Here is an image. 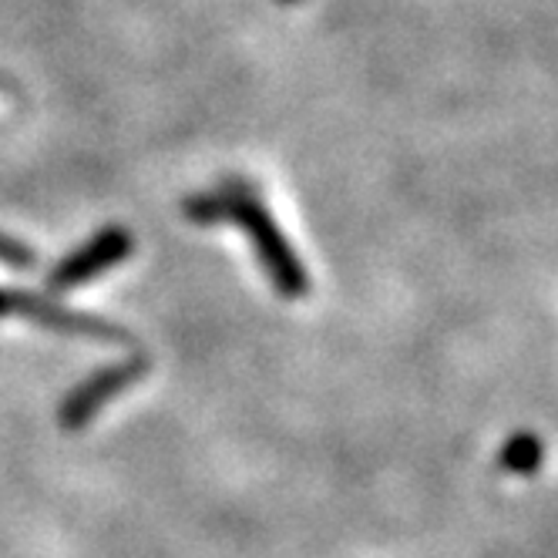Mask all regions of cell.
I'll list each match as a JSON object with an SVG mask.
<instances>
[{
    "mask_svg": "<svg viewBox=\"0 0 558 558\" xmlns=\"http://www.w3.org/2000/svg\"><path fill=\"white\" fill-rule=\"evenodd\" d=\"M185 216L198 226H213V222H232L235 229H243L250 246L266 269L269 283L279 296L300 300L310 293V272L300 263L296 250L290 246V239L283 229L276 226L272 213L263 206V198L253 185L243 179H229L216 192L206 195H192L185 203Z\"/></svg>",
    "mask_w": 558,
    "mask_h": 558,
    "instance_id": "obj_1",
    "label": "cell"
},
{
    "mask_svg": "<svg viewBox=\"0 0 558 558\" xmlns=\"http://www.w3.org/2000/svg\"><path fill=\"white\" fill-rule=\"evenodd\" d=\"M4 316H21V320H31L37 327H48L51 333H64V337H88L98 343H132V333H125L122 327H111L88 313H71L58 306L54 300L27 293V290L0 287V320H4Z\"/></svg>",
    "mask_w": 558,
    "mask_h": 558,
    "instance_id": "obj_2",
    "label": "cell"
},
{
    "mask_svg": "<svg viewBox=\"0 0 558 558\" xmlns=\"http://www.w3.org/2000/svg\"><path fill=\"white\" fill-rule=\"evenodd\" d=\"M148 371H151V361H148L145 353H135L132 361H118V364L92 374L88 380L77 384L64 397V401H61L58 424L64 430H82V427H88L105 404H111L118 393H125L129 387H135Z\"/></svg>",
    "mask_w": 558,
    "mask_h": 558,
    "instance_id": "obj_3",
    "label": "cell"
},
{
    "mask_svg": "<svg viewBox=\"0 0 558 558\" xmlns=\"http://www.w3.org/2000/svg\"><path fill=\"white\" fill-rule=\"evenodd\" d=\"M135 250V239L122 226H105L98 229L85 246H77L68 253L51 272H48V290L51 293H68L92 283L95 276L114 269L118 263H125Z\"/></svg>",
    "mask_w": 558,
    "mask_h": 558,
    "instance_id": "obj_4",
    "label": "cell"
},
{
    "mask_svg": "<svg viewBox=\"0 0 558 558\" xmlns=\"http://www.w3.org/2000/svg\"><path fill=\"white\" fill-rule=\"evenodd\" d=\"M501 468L511 474H535L542 464V441L535 434H514L501 448Z\"/></svg>",
    "mask_w": 558,
    "mask_h": 558,
    "instance_id": "obj_5",
    "label": "cell"
},
{
    "mask_svg": "<svg viewBox=\"0 0 558 558\" xmlns=\"http://www.w3.org/2000/svg\"><path fill=\"white\" fill-rule=\"evenodd\" d=\"M0 263L11 266V269H31V266L37 263V256H34L31 246L17 243V239L0 235Z\"/></svg>",
    "mask_w": 558,
    "mask_h": 558,
    "instance_id": "obj_6",
    "label": "cell"
},
{
    "mask_svg": "<svg viewBox=\"0 0 558 558\" xmlns=\"http://www.w3.org/2000/svg\"><path fill=\"white\" fill-rule=\"evenodd\" d=\"M0 88H11V92H14V85L8 82V77H0Z\"/></svg>",
    "mask_w": 558,
    "mask_h": 558,
    "instance_id": "obj_7",
    "label": "cell"
},
{
    "mask_svg": "<svg viewBox=\"0 0 558 558\" xmlns=\"http://www.w3.org/2000/svg\"><path fill=\"white\" fill-rule=\"evenodd\" d=\"M287 4H290V0H287Z\"/></svg>",
    "mask_w": 558,
    "mask_h": 558,
    "instance_id": "obj_8",
    "label": "cell"
}]
</instances>
